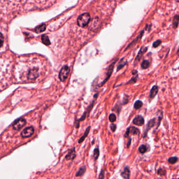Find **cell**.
<instances>
[{"instance_id":"6da1fadb","label":"cell","mask_w":179,"mask_h":179,"mask_svg":"<svg viewBox=\"0 0 179 179\" xmlns=\"http://www.w3.org/2000/svg\"><path fill=\"white\" fill-rule=\"evenodd\" d=\"M90 16L88 13L82 14L79 16L77 20V24L78 26L81 27H84L87 25L90 22Z\"/></svg>"},{"instance_id":"7a4b0ae2","label":"cell","mask_w":179,"mask_h":179,"mask_svg":"<svg viewBox=\"0 0 179 179\" xmlns=\"http://www.w3.org/2000/svg\"><path fill=\"white\" fill-rule=\"evenodd\" d=\"M70 72V68L68 66L65 65L60 69L58 77L61 81H64L67 78Z\"/></svg>"},{"instance_id":"3957f363","label":"cell","mask_w":179,"mask_h":179,"mask_svg":"<svg viewBox=\"0 0 179 179\" xmlns=\"http://www.w3.org/2000/svg\"><path fill=\"white\" fill-rule=\"evenodd\" d=\"M39 76L38 69L36 68H34L30 69L27 73V78L30 81H34Z\"/></svg>"},{"instance_id":"277c9868","label":"cell","mask_w":179,"mask_h":179,"mask_svg":"<svg viewBox=\"0 0 179 179\" xmlns=\"http://www.w3.org/2000/svg\"><path fill=\"white\" fill-rule=\"evenodd\" d=\"M26 123V121L24 118H20V119L16 120L13 124V127L15 130H20L22 128H23Z\"/></svg>"},{"instance_id":"5b68a950","label":"cell","mask_w":179,"mask_h":179,"mask_svg":"<svg viewBox=\"0 0 179 179\" xmlns=\"http://www.w3.org/2000/svg\"><path fill=\"white\" fill-rule=\"evenodd\" d=\"M34 132V129L32 126L28 127L24 129L21 132V136L23 138H28L32 136Z\"/></svg>"},{"instance_id":"8992f818","label":"cell","mask_w":179,"mask_h":179,"mask_svg":"<svg viewBox=\"0 0 179 179\" xmlns=\"http://www.w3.org/2000/svg\"><path fill=\"white\" fill-rule=\"evenodd\" d=\"M116 61H117V60H115V61L112 63L109 66V68L108 69L106 77L104 80L103 81H102V82L101 83V84L99 85L100 87V86H103L105 84V83H106L108 81V79L110 78V76L112 74V73H113V69H114V64H115V63H116Z\"/></svg>"},{"instance_id":"52a82bcc","label":"cell","mask_w":179,"mask_h":179,"mask_svg":"<svg viewBox=\"0 0 179 179\" xmlns=\"http://www.w3.org/2000/svg\"><path fill=\"white\" fill-rule=\"evenodd\" d=\"M147 49H148V48L145 46H142L141 49H140L138 53V55L136 56L135 61H134V65H136L138 64V63L140 61V60L142 58L143 54L146 52Z\"/></svg>"},{"instance_id":"ba28073f","label":"cell","mask_w":179,"mask_h":179,"mask_svg":"<svg viewBox=\"0 0 179 179\" xmlns=\"http://www.w3.org/2000/svg\"><path fill=\"white\" fill-rule=\"evenodd\" d=\"M145 29H143V30H142V31H141V32L139 33V34L138 35V36H137L133 41H132L129 44V45H128L127 47L126 48L125 50H126L128 49H129V48H130V47H133L134 45H135L136 44V43L140 39H141V38L142 37L143 34L144 33V32H145Z\"/></svg>"},{"instance_id":"9c48e42d","label":"cell","mask_w":179,"mask_h":179,"mask_svg":"<svg viewBox=\"0 0 179 179\" xmlns=\"http://www.w3.org/2000/svg\"><path fill=\"white\" fill-rule=\"evenodd\" d=\"M155 121H156V118H153V119L150 120L148 122V123H147V124H146V130L145 131V133H144L143 137H145L146 136V135H147V133H148V131L150 129H151V128H152L153 126L155 125Z\"/></svg>"},{"instance_id":"30bf717a","label":"cell","mask_w":179,"mask_h":179,"mask_svg":"<svg viewBox=\"0 0 179 179\" xmlns=\"http://www.w3.org/2000/svg\"><path fill=\"white\" fill-rule=\"evenodd\" d=\"M145 123V119L142 116L139 115L137 116L133 120V123L137 126H141Z\"/></svg>"},{"instance_id":"8fae6325","label":"cell","mask_w":179,"mask_h":179,"mask_svg":"<svg viewBox=\"0 0 179 179\" xmlns=\"http://www.w3.org/2000/svg\"><path fill=\"white\" fill-rule=\"evenodd\" d=\"M76 156V151L75 150V148H73V149H70L68 152L67 153V155H66V159L67 160H73L75 158Z\"/></svg>"},{"instance_id":"7c38bea8","label":"cell","mask_w":179,"mask_h":179,"mask_svg":"<svg viewBox=\"0 0 179 179\" xmlns=\"http://www.w3.org/2000/svg\"><path fill=\"white\" fill-rule=\"evenodd\" d=\"M158 91H159V87H158V86H156V85L153 86L152 87V88H151V90H150V94H149L150 98L151 99L154 98L156 95V94H158Z\"/></svg>"},{"instance_id":"4fadbf2b","label":"cell","mask_w":179,"mask_h":179,"mask_svg":"<svg viewBox=\"0 0 179 179\" xmlns=\"http://www.w3.org/2000/svg\"><path fill=\"white\" fill-rule=\"evenodd\" d=\"M121 175L123 179H129L130 176V171L128 167L124 168L123 172L121 173Z\"/></svg>"},{"instance_id":"5bb4252c","label":"cell","mask_w":179,"mask_h":179,"mask_svg":"<svg viewBox=\"0 0 179 179\" xmlns=\"http://www.w3.org/2000/svg\"><path fill=\"white\" fill-rule=\"evenodd\" d=\"M46 29V25L45 24H41L37 26L35 28L34 31L37 33H40L43 32Z\"/></svg>"},{"instance_id":"9a60e30c","label":"cell","mask_w":179,"mask_h":179,"mask_svg":"<svg viewBox=\"0 0 179 179\" xmlns=\"http://www.w3.org/2000/svg\"><path fill=\"white\" fill-rule=\"evenodd\" d=\"M86 170V166H82L81 167L79 168V170L77 172L76 174V177H81L84 174Z\"/></svg>"},{"instance_id":"2e32d148","label":"cell","mask_w":179,"mask_h":179,"mask_svg":"<svg viewBox=\"0 0 179 179\" xmlns=\"http://www.w3.org/2000/svg\"><path fill=\"white\" fill-rule=\"evenodd\" d=\"M179 23V16L178 15H175L173 17V22H172L173 27L174 28H177L178 26Z\"/></svg>"},{"instance_id":"e0dca14e","label":"cell","mask_w":179,"mask_h":179,"mask_svg":"<svg viewBox=\"0 0 179 179\" xmlns=\"http://www.w3.org/2000/svg\"><path fill=\"white\" fill-rule=\"evenodd\" d=\"M90 126L88 127L86 129V131H85V133H84V135H83V136L81 137V138H80V139L79 140L78 143H81L82 142L84 141V140L85 139V138H86V137H87V136H88V133H89V131H90Z\"/></svg>"},{"instance_id":"ac0fdd59","label":"cell","mask_w":179,"mask_h":179,"mask_svg":"<svg viewBox=\"0 0 179 179\" xmlns=\"http://www.w3.org/2000/svg\"><path fill=\"white\" fill-rule=\"evenodd\" d=\"M128 128L129 129L130 133H132V135H138L140 133L139 130L135 127H130Z\"/></svg>"},{"instance_id":"d6986e66","label":"cell","mask_w":179,"mask_h":179,"mask_svg":"<svg viewBox=\"0 0 179 179\" xmlns=\"http://www.w3.org/2000/svg\"><path fill=\"white\" fill-rule=\"evenodd\" d=\"M149 66H150V63L149 62V60H143L141 65V68L143 69H146L147 68H148L149 67Z\"/></svg>"},{"instance_id":"ffe728a7","label":"cell","mask_w":179,"mask_h":179,"mask_svg":"<svg viewBox=\"0 0 179 179\" xmlns=\"http://www.w3.org/2000/svg\"><path fill=\"white\" fill-rule=\"evenodd\" d=\"M41 41H42L43 44L46 45H49L50 44L49 37L47 35H43L42 37H41Z\"/></svg>"},{"instance_id":"44dd1931","label":"cell","mask_w":179,"mask_h":179,"mask_svg":"<svg viewBox=\"0 0 179 179\" xmlns=\"http://www.w3.org/2000/svg\"><path fill=\"white\" fill-rule=\"evenodd\" d=\"M142 106H143L142 102L138 100L135 102V104H134V108H135L136 109H139L141 108Z\"/></svg>"},{"instance_id":"7402d4cb","label":"cell","mask_w":179,"mask_h":179,"mask_svg":"<svg viewBox=\"0 0 179 179\" xmlns=\"http://www.w3.org/2000/svg\"><path fill=\"white\" fill-rule=\"evenodd\" d=\"M178 158L177 156H172V157H170L168 159V162L170 163V164H174L178 161Z\"/></svg>"},{"instance_id":"603a6c76","label":"cell","mask_w":179,"mask_h":179,"mask_svg":"<svg viewBox=\"0 0 179 179\" xmlns=\"http://www.w3.org/2000/svg\"><path fill=\"white\" fill-rule=\"evenodd\" d=\"M147 150V147L146 145H142L140 146L139 148V151L140 153H141V154H143L145 153Z\"/></svg>"},{"instance_id":"cb8c5ba5","label":"cell","mask_w":179,"mask_h":179,"mask_svg":"<svg viewBox=\"0 0 179 179\" xmlns=\"http://www.w3.org/2000/svg\"><path fill=\"white\" fill-rule=\"evenodd\" d=\"M138 78V75H137V76H136L135 77H133L131 78L130 81H128L126 85L127 84H132V83H135L136 82V81H137V79Z\"/></svg>"},{"instance_id":"d4e9b609","label":"cell","mask_w":179,"mask_h":179,"mask_svg":"<svg viewBox=\"0 0 179 179\" xmlns=\"http://www.w3.org/2000/svg\"><path fill=\"white\" fill-rule=\"evenodd\" d=\"M116 119H117V117H116V114L113 113L109 115V121L111 122H114V121L116 120Z\"/></svg>"},{"instance_id":"484cf974","label":"cell","mask_w":179,"mask_h":179,"mask_svg":"<svg viewBox=\"0 0 179 179\" xmlns=\"http://www.w3.org/2000/svg\"><path fill=\"white\" fill-rule=\"evenodd\" d=\"M99 155V150L98 148H95L94 151V158L95 160L98 159Z\"/></svg>"},{"instance_id":"4316f807","label":"cell","mask_w":179,"mask_h":179,"mask_svg":"<svg viewBox=\"0 0 179 179\" xmlns=\"http://www.w3.org/2000/svg\"><path fill=\"white\" fill-rule=\"evenodd\" d=\"M161 43H162V41H161V40H156L155 41H154V42H153L152 46L154 48H156V47H158L161 44Z\"/></svg>"},{"instance_id":"83f0119b","label":"cell","mask_w":179,"mask_h":179,"mask_svg":"<svg viewBox=\"0 0 179 179\" xmlns=\"http://www.w3.org/2000/svg\"><path fill=\"white\" fill-rule=\"evenodd\" d=\"M166 173H167L166 171L162 169H159L158 170V174L160 175H161V176H164V175H165Z\"/></svg>"},{"instance_id":"f1b7e54d","label":"cell","mask_w":179,"mask_h":179,"mask_svg":"<svg viewBox=\"0 0 179 179\" xmlns=\"http://www.w3.org/2000/svg\"><path fill=\"white\" fill-rule=\"evenodd\" d=\"M127 64V62H123L122 64H120L117 67V71H119L120 69H121L122 68H123V67H124Z\"/></svg>"},{"instance_id":"f546056e","label":"cell","mask_w":179,"mask_h":179,"mask_svg":"<svg viewBox=\"0 0 179 179\" xmlns=\"http://www.w3.org/2000/svg\"><path fill=\"white\" fill-rule=\"evenodd\" d=\"M110 128H111V130H112V131L114 132L115 131H116V128H117L116 124H114V123L111 124H110Z\"/></svg>"},{"instance_id":"4dcf8cb0","label":"cell","mask_w":179,"mask_h":179,"mask_svg":"<svg viewBox=\"0 0 179 179\" xmlns=\"http://www.w3.org/2000/svg\"><path fill=\"white\" fill-rule=\"evenodd\" d=\"M99 179H104V171L102 170L100 173V175H99Z\"/></svg>"},{"instance_id":"1f68e13d","label":"cell","mask_w":179,"mask_h":179,"mask_svg":"<svg viewBox=\"0 0 179 179\" xmlns=\"http://www.w3.org/2000/svg\"><path fill=\"white\" fill-rule=\"evenodd\" d=\"M131 138H130L129 140V141L127 143V148H129V147L130 146V144H131Z\"/></svg>"},{"instance_id":"d6a6232c","label":"cell","mask_w":179,"mask_h":179,"mask_svg":"<svg viewBox=\"0 0 179 179\" xmlns=\"http://www.w3.org/2000/svg\"><path fill=\"white\" fill-rule=\"evenodd\" d=\"M137 73H138V72H137V71H136V70H133V71L132 72L133 75H136V74H137Z\"/></svg>"},{"instance_id":"836d02e7","label":"cell","mask_w":179,"mask_h":179,"mask_svg":"<svg viewBox=\"0 0 179 179\" xmlns=\"http://www.w3.org/2000/svg\"><path fill=\"white\" fill-rule=\"evenodd\" d=\"M177 54H179V49H178V51H177Z\"/></svg>"},{"instance_id":"e575fe53","label":"cell","mask_w":179,"mask_h":179,"mask_svg":"<svg viewBox=\"0 0 179 179\" xmlns=\"http://www.w3.org/2000/svg\"><path fill=\"white\" fill-rule=\"evenodd\" d=\"M175 1L177 2H179V0H175Z\"/></svg>"},{"instance_id":"d590c367","label":"cell","mask_w":179,"mask_h":179,"mask_svg":"<svg viewBox=\"0 0 179 179\" xmlns=\"http://www.w3.org/2000/svg\"></svg>"}]
</instances>
